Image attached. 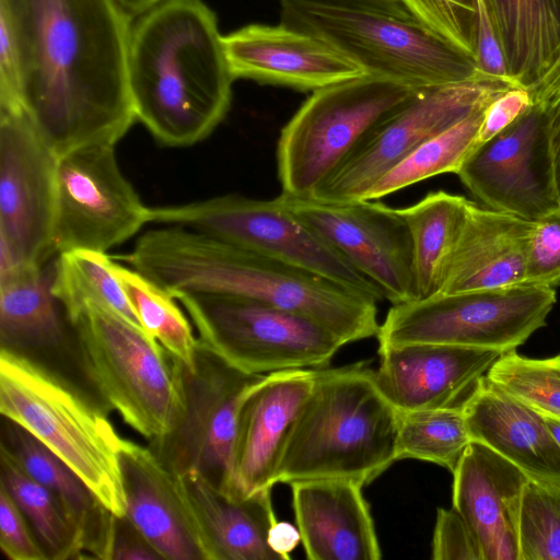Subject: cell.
<instances>
[{"mask_svg": "<svg viewBox=\"0 0 560 560\" xmlns=\"http://www.w3.org/2000/svg\"><path fill=\"white\" fill-rule=\"evenodd\" d=\"M26 115L61 156L115 145L136 122L128 79L132 16L117 0H0Z\"/></svg>", "mask_w": 560, "mask_h": 560, "instance_id": "1", "label": "cell"}, {"mask_svg": "<svg viewBox=\"0 0 560 560\" xmlns=\"http://www.w3.org/2000/svg\"><path fill=\"white\" fill-rule=\"evenodd\" d=\"M214 12L202 0H160L131 24L128 79L137 120L165 147L209 137L234 80Z\"/></svg>", "mask_w": 560, "mask_h": 560, "instance_id": "2", "label": "cell"}, {"mask_svg": "<svg viewBox=\"0 0 560 560\" xmlns=\"http://www.w3.org/2000/svg\"><path fill=\"white\" fill-rule=\"evenodd\" d=\"M176 298L219 293L247 298L307 315L345 345L376 337V302L308 271L180 226L143 233L119 256Z\"/></svg>", "mask_w": 560, "mask_h": 560, "instance_id": "3", "label": "cell"}, {"mask_svg": "<svg viewBox=\"0 0 560 560\" xmlns=\"http://www.w3.org/2000/svg\"><path fill=\"white\" fill-rule=\"evenodd\" d=\"M398 417L368 362L316 369L287 438L278 483L326 478L371 483L396 462Z\"/></svg>", "mask_w": 560, "mask_h": 560, "instance_id": "4", "label": "cell"}, {"mask_svg": "<svg viewBox=\"0 0 560 560\" xmlns=\"http://www.w3.org/2000/svg\"><path fill=\"white\" fill-rule=\"evenodd\" d=\"M0 412L60 457L116 516L126 514L110 421L77 388L26 353L0 348Z\"/></svg>", "mask_w": 560, "mask_h": 560, "instance_id": "5", "label": "cell"}, {"mask_svg": "<svg viewBox=\"0 0 560 560\" xmlns=\"http://www.w3.org/2000/svg\"><path fill=\"white\" fill-rule=\"evenodd\" d=\"M68 322L82 370L103 402L149 442L170 434L184 412L183 363L107 310L89 306Z\"/></svg>", "mask_w": 560, "mask_h": 560, "instance_id": "6", "label": "cell"}, {"mask_svg": "<svg viewBox=\"0 0 560 560\" xmlns=\"http://www.w3.org/2000/svg\"><path fill=\"white\" fill-rule=\"evenodd\" d=\"M280 3L281 24L324 39L358 63L366 74L416 90L482 75L471 57L415 19L301 0H282Z\"/></svg>", "mask_w": 560, "mask_h": 560, "instance_id": "7", "label": "cell"}, {"mask_svg": "<svg viewBox=\"0 0 560 560\" xmlns=\"http://www.w3.org/2000/svg\"><path fill=\"white\" fill-rule=\"evenodd\" d=\"M419 91L372 74L313 91L280 132L277 163L282 192L310 196Z\"/></svg>", "mask_w": 560, "mask_h": 560, "instance_id": "8", "label": "cell"}, {"mask_svg": "<svg viewBox=\"0 0 560 560\" xmlns=\"http://www.w3.org/2000/svg\"><path fill=\"white\" fill-rule=\"evenodd\" d=\"M199 345L230 365L264 375L326 368L343 341L314 318L260 301L219 293L177 295Z\"/></svg>", "mask_w": 560, "mask_h": 560, "instance_id": "9", "label": "cell"}, {"mask_svg": "<svg viewBox=\"0 0 560 560\" xmlns=\"http://www.w3.org/2000/svg\"><path fill=\"white\" fill-rule=\"evenodd\" d=\"M555 303V289L522 283L392 304L376 335L377 349L442 343L504 353L544 327Z\"/></svg>", "mask_w": 560, "mask_h": 560, "instance_id": "10", "label": "cell"}, {"mask_svg": "<svg viewBox=\"0 0 560 560\" xmlns=\"http://www.w3.org/2000/svg\"><path fill=\"white\" fill-rule=\"evenodd\" d=\"M149 222L180 226L384 300L381 290L278 197L231 194L182 205L149 207Z\"/></svg>", "mask_w": 560, "mask_h": 560, "instance_id": "11", "label": "cell"}, {"mask_svg": "<svg viewBox=\"0 0 560 560\" xmlns=\"http://www.w3.org/2000/svg\"><path fill=\"white\" fill-rule=\"evenodd\" d=\"M261 376L240 371L198 342L195 370L182 364V419L149 447L174 474L199 475L228 499L243 500L233 467L237 418Z\"/></svg>", "mask_w": 560, "mask_h": 560, "instance_id": "12", "label": "cell"}, {"mask_svg": "<svg viewBox=\"0 0 560 560\" xmlns=\"http://www.w3.org/2000/svg\"><path fill=\"white\" fill-rule=\"evenodd\" d=\"M513 82L479 75L420 90L381 122L353 154L310 196L325 202L363 200L387 171L428 139L487 107Z\"/></svg>", "mask_w": 560, "mask_h": 560, "instance_id": "13", "label": "cell"}, {"mask_svg": "<svg viewBox=\"0 0 560 560\" xmlns=\"http://www.w3.org/2000/svg\"><path fill=\"white\" fill-rule=\"evenodd\" d=\"M57 165L24 110L0 112V271L56 257Z\"/></svg>", "mask_w": 560, "mask_h": 560, "instance_id": "14", "label": "cell"}, {"mask_svg": "<svg viewBox=\"0 0 560 560\" xmlns=\"http://www.w3.org/2000/svg\"><path fill=\"white\" fill-rule=\"evenodd\" d=\"M149 223L145 206L122 175L115 145L94 144L58 158L52 250L106 253Z\"/></svg>", "mask_w": 560, "mask_h": 560, "instance_id": "15", "label": "cell"}, {"mask_svg": "<svg viewBox=\"0 0 560 560\" xmlns=\"http://www.w3.org/2000/svg\"><path fill=\"white\" fill-rule=\"evenodd\" d=\"M456 175L490 209L529 221L560 206L546 113L537 105L478 144Z\"/></svg>", "mask_w": 560, "mask_h": 560, "instance_id": "16", "label": "cell"}, {"mask_svg": "<svg viewBox=\"0 0 560 560\" xmlns=\"http://www.w3.org/2000/svg\"><path fill=\"white\" fill-rule=\"evenodd\" d=\"M278 199L372 281L384 300H417L412 246L399 209L375 200L325 202L281 192Z\"/></svg>", "mask_w": 560, "mask_h": 560, "instance_id": "17", "label": "cell"}, {"mask_svg": "<svg viewBox=\"0 0 560 560\" xmlns=\"http://www.w3.org/2000/svg\"><path fill=\"white\" fill-rule=\"evenodd\" d=\"M222 40L234 79L316 91L366 74L324 39L281 23L249 24Z\"/></svg>", "mask_w": 560, "mask_h": 560, "instance_id": "18", "label": "cell"}, {"mask_svg": "<svg viewBox=\"0 0 560 560\" xmlns=\"http://www.w3.org/2000/svg\"><path fill=\"white\" fill-rule=\"evenodd\" d=\"M126 516L161 559L211 560L179 477L148 446L121 440Z\"/></svg>", "mask_w": 560, "mask_h": 560, "instance_id": "19", "label": "cell"}, {"mask_svg": "<svg viewBox=\"0 0 560 560\" xmlns=\"http://www.w3.org/2000/svg\"><path fill=\"white\" fill-rule=\"evenodd\" d=\"M376 383L399 412L462 405L503 354L493 349L412 343L377 349Z\"/></svg>", "mask_w": 560, "mask_h": 560, "instance_id": "20", "label": "cell"}, {"mask_svg": "<svg viewBox=\"0 0 560 560\" xmlns=\"http://www.w3.org/2000/svg\"><path fill=\"white\" fill-rule=\"evenodd\" d=\"M315 382V370L262 375L246 393L237 418L233 467L242 499L272 489L295 418Z\"/></svg>", "mask_w": 560, "mask_h": 560, "instance_id": "21", "label": "cell"}, {"mask_svg": "<svg viewBox=\"0 0 560 560\" xmlns=\"http://www.w3.org/2000/svg\"><path fill=\"white\" fill-rule=\"evenodd\" d=\"M453 474V508L472 532L483 560H520L518 517L529 480L516 466L471 441Z\"/></svg>", "mask_w": 560, "mask_h": 560, "instance_id": "22", "label": "cell"}, {"mask_svg": "<svg viewBox=\"0 0 560 560\" xmlns=\"http://www.w3.org/2000/svg\"><path fill=\"white\" fill-rule=\"evenodd\" d=\"M301 544L310 560H378L382 550L363 485L326 478L290 485Z\"/></svg>", "mask_w": 560, "mask_h": 560, "instance_id": "23", "label": "cell"}, {"mask_svg": "<svg viewBox=\"0 0 560 560\" xmlns=\"http://www.w3.org/2000/svg\"><path fill=\"white\" fill-rule=\"evenodd\" d=\"M471 441L485 444L529 480L560 490V446L539 412L486 375L462 402Z\"/></svg>", "mask_w": 560, "mask_h": 560, "instance_id": "24", "label": "cell"}, {"mask_svg": "<svg viewBox=\"0 0 560 560\" xmlns=\"http://www.w3.org/2000/svg\"><path fill=\"white\" fill-rule=\"evenodd\" d=\"M535 222L469 201L438 294L525 283Z\"/></svg>", "mask_w": 560, "mask_h": 560, "instance_id": "25", "label": "cell"}, {"mask_svg": "<svg viewBox=\"0 0 560 560\" xmlns=\"http://www.w3.org/2000/svg\"><path fill=\"white\" fill-rule=\"evenodd\" d=\"M177 476L202 529L211 560H283L267 540L278 522L271 489L231 500L199 475Z\"/></svg>", "mask_w": 560, "mask_h": 560, "instance_id": "26", "label": "cell"}, {"mask_svg": "<svg viewBox=\"0 0 560 560\" xmlns=\"http://www.w3.org/2000/svg\"><path fill=\"white\" fill-rule=\"evenodd\" d=\"M0 452L62 501L81 530L86 552L97 559L110 560L116 515L60 457L8 419L2 428Z\"/></svg>", "mask_w": 560, "mask_h": 560, "instance_id": "27", "label": "cell"}, {"mask_svg": "<svg viewBox=\"0 0 560 560\" xmlns=\"http://www.w3.org/2000/svg\"><path fill=\"white\" fill-rule=\"evenodd\" d=\"M50 265L0 275V348L26 352L62 341L67 317L51 290Z\"/></svg>", "mask_w": 560, "mask_h": 560, "instance_id": "28", "label": "cell"}, {"mask_svg": "<svg viewBox=\"0 0 560 560\" xmlns=\"http://www.w3.org/2000/svg\"><path fill=\"white\" fill-rule=\"evenodd\" d=\"M511 79L534 82L560 46V0H486Z\"/></svg>", "mask_w": 560, "mask_h": 560, "instance_id": "29", "label": "cell"}, {"mask_svg": "<svg viewBox=\"0 0 560 560\" xmlns=\"http://www.w3.org/2000/svg\"><path fill=\"white\" fill-rule=\"evenodd\" d=\"M468 202L463 196L438 190L399 209L411 238L412 271L418 299L440 292Z\"/></svg>", "mask_w": 560, "mask_h": 560, "instance_id": "30", "label": "cell"}, {"mask_svg": "<svg viewBox=\"0 0 560 560\" xmlns=\"http://www.w3.org/2000/svg\"><path fill=\"white\" fill-rule=\"evenodd\" d=\"M112 258L89 249L59 253L50 265L52 293L67 319L97 306L143 329L114 273Z\"/></svg>", "mask_w": 560, "mask_h": 560, "instance_id": "31", "label": "cell"}, {"mask_svg": "<svg viewBox=\"0 0 560 560\" xmlns=\"http://www.w3.org/2000/svg\"><path fill=\"white\" fill-rule=\"evenodd\" d=\"M0 485L25 515L48 560L81 557L83 536L62 501L1 452Z\"/></svg>", "mask_w": 560, "mask_h": 560, "instance_id": "32", "label": "cell"}, {"mask_svg": "<svg viewBox=\"0 0 560 560\" xmlns=\"http://www.w3.org/2000/svg\"><path fill=\"white\" fill-rule=\"evenodd\" d=\"M112 267L144 331L194 371L198 338L175 298L132 267L114 260Z\"/></svg>", "mask_w": 560, "mask_h": 560, "instance_id": "33", "label": "cell"}, {"mask_svg": "<svg viewBox=\"0 0 560 560\" xmlns=\"http://www.w3.org/2000/svg\"><path fill=\"white\" fill-rule=\"evenodd\" d=\"M486 108L479 109L418 145L381 176L364 199L377 200L430 177L444 173L456 174L469 153L478 145L479 129Z\"/></svg>", "mask_w": 560, "mask_h": 560, "instance_id": "34", "label": "cell"}, {"mask_svg": "<svg viewBox=\"0 0 560 560\" xmlns=\"http://www.w3.org/2000/svg\"><path fill=\"white\" fill-rule=\"evenodd\" d=\"M470 442L462 405L399 412L396 460L430 462L453 472Z\"/></svg>", "mask_w": 560, "mask_h": 560, "instance_id": "35", "label": "cell"}, {"mask_svg": "<svg viewBox=\"0 0 560 560\" xmlns=\"http://www.w3.org/2000/svg\"><path fill=\"white\" fill-rule=\"evenodd\" d=\"M486 376L540 415L560 418V354L533 359L508 351Z\"/></svg>", "mask_w": 560, "mask_h": 560, "instance_id": "36", "label": "cell"}, {"mask_svg": "<svg viewBox=\"0 0 560 560\" xmlns=\"http://www.w3.org/2000/svg\"><path fill=\"white\" fill-rule=\"evenodd\" d=\"M520 560H560V490L528 480L518 517Z\"/></svg>", "mask_w": 560, "mask_h": 560, "instance_id": "37", "label": "cell"}, {"mask_svg": "<svg viewBox=\"0 0 560 560\" xmlns=\"http://www.w3.org/2000/svg\"><path fill=\"white\" fill-rule=\"evenodd\" d=\"M438 37L474 59L477 0H398Z\"/></svg>", "mask_w": 560, "mask_h": 560, "instance_id": "38", "label": "cell"}, {"mask_svg": "<svg viewBox=\"0 0 560 560\" xmlns=\"http://www.w3.org/2000/svg\"><path fill=\"white\" fill-rule=\"evenodd\" d=\"M535 222L525 283L560 287V206Z\"/></svg>", "mask_w": 560, "mask_h": 560, "instance_id": "39", "label": "cell"}, {"mask_svg": "<svg viewBox=\"0 0 560 560\" xmlns=\"http://www.w3.org/2000/svg\"><path fill=\"white\" fill-rule=\"evenodd\" d=\"M0 548L11 560H48L25 515L1 485Z\"/></svg>", "mask_w": 560, "mask_h": 560, "instance_id": "40", "label": "cell"}, {"mask_svg": "<svg viewBox=\"0 0 560 560\" xmlns=\"http://www.w3.org/2000/svg\"><path fill=\"white\" fill-rule=\"evenodd\" d=\"M434 560H483L480 547L462 515L439 508L432 537Z\"/></svg>", "mask_w": 560, "mask_h": 560, "instance_id": "41", "label": "cell"}, {"mask_svg": "<svg viewBox=\"0 0 560 560\" xmlns=\"http://www.w3.org/2000/svg\"><path fill=\"white\" fill-rule=\"evenodd\" d=\"M474 60L480 74L515 83L509 74L504 51L486 0H477Z\"/></svg>", "mask_w": 560, "mask_h": 560, "instance_id": "42", "label": "cell"}, {"mask_svg": "<svg viewBox=\"0 0 560 560\" xmlns=\"http://www.w3.org/2000/svg\"><path fill=\"white\" fill-rule=\"evenodd\" d=\"M21 110L24 107L15 40L7 18L0 12V112Z\"/></svg>", "mask_w": 560, "mask_h": 560, "instance_id": "43", "label": "cell"}, {"mask_svg": "<svg viewBox=\"0 0 560 560\" xmlns=\"http://www.w3.org/2000/svg\"><path fill=\"white\" fill-rule=\"evenodd\" d=\"M533 104L547 115L556 156L560 153V46L545 71L525 86Z\"/></svg>", "mask_w": 560, "mask_h": 560, "instance_id": "44", "label": "cell"}, {"mask_svg": "<svg viewBox=\"0 0 560 560\" xmlns=\"http://www.w3.org/2000/svg\"><path fill=\"white\" fill-rule=\"evenodd\" d=\"M532 106V96L524 86L511 88L499 95L485 110L479 129L478 144L505 129Z\"/></svg>", "mask_w": 560, "mask_h": 560, "instance_id": "45", "label": "cell"}, {"mask_svg": "<svg viewBox=\"0 0 560 560\" xmlns=\"http://www.w3.org/2000/svg\"><path fill=\"white\" fill-rule=\"evenodd\" d=\"M152 559L161 558L126 515L116 516L110 560Z\"/></svg>", "mask_w": 560, "mask_h": 560, "instance_id": "46", "label": "cell"}, {"mask_svg": "<svg viewBox=\"0 0 560 560\" xmlns=\"http://www.w3.org/2000/svg\"><path fill=\"white\" fill-rule=\"evenodd\" d=\"M267 540L272 551L283 560H289L290 552L301 542V536L296 526L288 522H277L270 528Z\"/></svg>", "mask_w": 560, "mask_h": 560, "instance_id": "47", "label": "cell"}, {"mask_svg": "<svg viewBox=\"0 0 560 560\" xmlns=\"http://www.w3.org/2000/svg\"><path fill=\"white\" fill-rule=\"evenodd\" d=\"M282 1V0H280ZM317 3L343 5L351 8H362L380 11L390 15L404 19H413L408 10L398 0H301Z\"/></svg>", "mask_w": 560, "mask_h": 560, "instance_id": "48", "label": "cell"}, {"mask_svg": "<svg viewBox=\"0 0 560 560\" xmlns=\"http://www.w3.org/2000/svg\"><path fill=\"white\" fill-rule=\"evenodd\" d=\"M119 4L128 12L132 18L143 13L151 7L156 4L160 0H117Z\"/></svg>", "mask_w": 560, "mask_h": 560, "instance_id": "49", "label": "cell"}, {"mask_svg": "<svg viewBox=\"0 0 560 560\" xmlns=\"http://www.w3.org/2000/svg\"><path fill=\"white\" fill-rule=\"evenodd\" d=\"M542 417H544L552 436L555 438L556 442L560 446V418L549 417V416H542Z\"/></svg>", "mask_w": 560, "mask_h": 560, "instance_id": "50", "label": "cell"}, {"mask_svg": "<svg viewBox=\"0 0 560 560\" xmlns=\"http://www.w3.org/2000/svg\"><path fill=\"white\" fill-rule=\"evenodd\" d=\"M555 182H556L558 198L560 201V153L555 159Z\"/></svg>", "mask_w": 560, "mask_h": 560, "instance_id": "51", "label": "cell"}]
</instances>
